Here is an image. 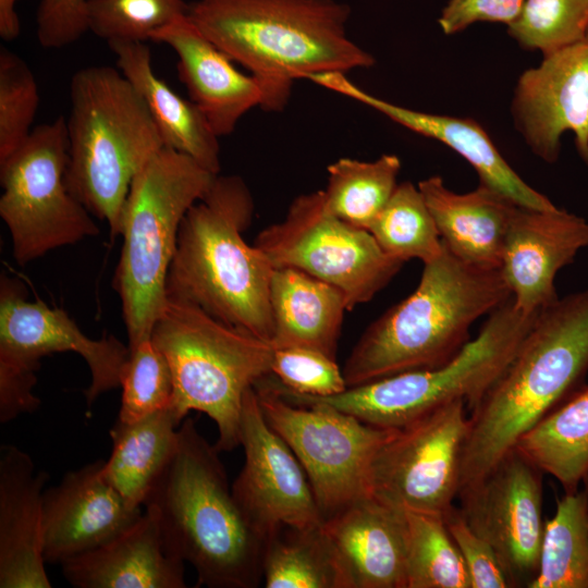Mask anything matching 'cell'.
I'll return each mask as SVG.
<instances>
[{"instance_id": "cell-32", "label": "cell", "mask_w": 588, "mask_h": 588, "mask_svg": "<svg viewBox=\"0 0 588 588\" xmlns=\"http://www.w3.org/2000/svg\"><path fill=\"white\" fill-rule=\"evenodd\" d=\"M528 588H588V506L583 490L565 493L546 522L538 573Z\"/></svg>"}, {"instance_id": "cell-19", "label": "cell", "mask_w": 588, "mask_h": 588, "mask_svg": "<svg viewBox=\"0 0 588 588\" xmlns=\"http://www.w3.org/2000/svg\"><path fill=\"white\" fill-rule=\"evenodd\" d=\"M105 461L68 471L44 492L42 538L46 563H63L109 541L143 512L131 506L106 479Z\"/></svg>"}, {"instance_id": "cell-5", "label": "cell", "mask_w": 588, "mask_h": 588, "mask_svg": "<svg viewBox=\"0 0 588 588\" xmlns=\"http://www.w3.org/2000/svg\"><path fill=\"white\" fill-rule=\"evenodd\" d=\"M253 215L254 199L244 180L216 175L181 223L167 296L196 304L217 319L271 343L274 267L243 236Z\"/></svg>"}, {"instance_id": "cell-39", "label": "cell", "mask_w": 588, "mask_h": 588, "mask_svg": "<svg viewBox=\"0 0 588 588\" xmlns=\"http://www.w3.org/2000/svg\"><path fill=\"white\" fill-rule=\"evenodd\" d=\"M271 373L284 388L303 395L332 396L347 389L336 358L314 348H274Z\"/></svg>"}, {"instance_id": "cell-37", "label": "cell", "mask_w": 588, "mask_h": 588, "mask_svg": "<svg viewBox=\"0 0 588 588\" xmlns=\"http://www.w3.org/2000/svg\"><path fill=\"white\" fill-rule=\"evenodd\" d=\"M120 387V421L134 422L171 406L174 390L171 368L151 339L130 347Z\"/></svg>"}, {"instance_id": "cell-23", "label": "cell", "mask_w": 588, "mask_h": 588, "mask_svg": "<svg viewBox=\"0 0 588 588\" xmlns=\"http://www.w3.org/2000/svg\"><path fill=\"white\" fill-rule=\"evenodd\" d=\"M352 588H406L405 512L373 494L326 519Z\"/></svg>"}, {"instance_id": "cell-40", "label": "cell", "mask_w": 588, "mask_h": 588, "mask_svg": "<svg viewBox=\"0 0 588 588\" xmlns=\"http://www.w3.org/2000/svg\"><path fill=\"white\" fill-rule=\"evenodd\" d=\"M444 522L466 564L471 588H510L493 548L469 527L460 509L454 506Z\"/></svg>"}, {"instance_id": "cell-43", "label": "cell", "mask_w": 588, "mask_h": 588, "mask_svg": "<svg viewBox=\"0 0 588 588\" xmlns=\"http://www.w3.org/2000/svg\"><path fill=\"white\" fill-rule=\"evenodd\" d=\"M20 0H0V37L4 41L15 40L21 33V22L16 11Z\"/></svg>"}, {"instance_id": "cell-8", "label": "cell", "mask_w": 588, "mask_h": 588, "mask_svg": "<svg viewBox=\"0 0 588 588\" xmlns=\"http://www.w3.org/2000/svg\"><path fill=\"white\" fill-rule=\"evenodd\" d=\"M173 378L169 407L182 422L191 411L217 425L219 452L240 445L246 392L271 373L273 345L187 301L168 297L150 336Z\"/></svg>"}, {"instance_id": "cell-25", "label": "cell", "mask_w": 588, "mask_h": 588, "mask_svg": "<svg viewBox=\"0 0 588 588\" xmlns=\"http://www.w3.org/2000/svg\"><path fill=\"white\" fill-rule=\"evenodd\" d=\"M417 186L448 249L470 265L500 269L506 231L517 205L482 183L458 194L446 187L442 177L432 175Z\"/></svg>"}, {"instance_id": "cell-14", "label": "cell", "mask_w": 588, "mask_h": 588, "mask_svg": "<svg viewBox=\"0 0 588 588\" xmlns=\"http://www.w3.org/2000/svg\"><path fill=\"white\" fill-rule=\"evenodd\" d=\"M466 411L464 400L451 401L396 429L372 462L371 494L403 511L444 518L461 488Z\"/></svg>"}, {"instance_id": "cell-16", "label": "cell", "mask_w": 588, "mask_h": 588, "mask_svg": "<svg viewBox=\"0 0 588 588\" xmlns=\"http://www.w3.org/2000/svg\"><path fill=\"white\" fill-rule=\"evenodd\" d=\"M240 445L245 462L232 485V494L266 540L283 526L308 527L324 522L301 463L266 420L254 387L244 396Z\"/></svg>"}, {"instance_id": "cell-26", "label": "cell", "mask_w": 588, "mask_h": 588, "mask_svg": "<svg viewBox=\"0 0 588 588\" xmlns=\"http://www.w3.org/2000/svg\"><path fill=\"white\" fill-rule=\"evenodd\" d=\"M108 46L115 56L118 69L147 106L164 147L187 155L219 174V137L191 99L181 97L156 75L149 46L138 41H111Z\"/></svg>"}, {"instance_id": "cell-7", "label": "cell", "mask_w": 588, "mask_h": 588, "mask_svg": "<svg viewBox=\"0 0 588 588\" xmlns=\"http://www.w3.org/2000/svg\"><path fill=\"white\" fill-rule=\"evenodd\" d=\"M216 175L187 155L163 147L134 177L121 213L123 243L112 281L130 347L150 339L167 303L181 223Z\"/></svg>"}, {"instance_id": "cell-21", "label": "cell", "mask_w": 588, "mask_h": 588, "mask_svg": "<svg viewBox=\"0 0 588 588\" xmlns=\"http://www.w3.org/2000/svg\"><path fill=\"white\" fill-rule=\"evenodd\" d=\"M150 40L173 49L177 77L218 137L231 134L246 112L262 107L261 83L238 71L187 15L156 32Z\"/></svg>"}, {"instance_id": "cell-12", "label": "cell", "mask_w": 588, "mask_h": 588, "mask_svg": "<svg viewBox=\"0 0 588 588\" xmlns=\"http://www.w3.org/2000/svg\"><path fill=\"white\" fill-rule=\"evenodd\" d=\"M267 376L254 385L259 406L301 463L323 519L371 494L372 462L396 429L366 424L324 403L286 401Z\"/></svg>"}, {"instance_id": "cell-20", "label": "cell", "mask_w": 588, "mask_h": 588, "mask_svg": "<svg viewBox=\"0 0 588 588\" xmlns=\"http://www.w3.org/2000/svg\"><path fill=\"white\" fill-rule=\"evenodd\" d=\"M308 81L358 101L417 134L444 144L474 168L479 183L501 193L517 206L531 209L556 207L511 168L488 133L475 120L421 112L389 102L362 89L341 72L316 74Z\"/></svg>"}, {"instance_id": "cell-1", "label": "cell", "mask_w": 588, "mask_h": 588, "mask_svg": "<svg viewBox=\"0 0 588 588\" xmlns=\"http://www.w3.org/2000/svg\"><path fill=\"white\" fill-rule=\"evenodd\" d=\"M350 14L336 0H196L187 10L203 35L261 83L265 111L284 109L297 79L375 64L347 35Z\"/></svg>"}, {"instance_id": "cell-41", "label": "cell", "mask_w": 588, "mask_h": 588, "mask_svg": "<svg viewBox=\"0 0 588 588\" xmlns=\"http://www.w3.org/2000/svg\"><path fill=\"white\" fill-rule=\"evenodd\" d=\"M88 32L86 0H40L36 13V36L41 47L60 49Z\"/></svg>"}, {"instance_id": "cell-33", "label": "cell", "mask_w": 588, "mask_h": 588, "mask_svg": "<svg viewBox=\"0 0 588 588\" xmlns=\"http://www.w3.org/2000/svg\"><path fill=\"white\" fill-rule=\"evenodd\" d=\"M406 520V588H471L461 552L444 518L409 511Z\"/></svg>"}, {"instance_id": "cell-11", "label": "cell", "mask_w": 588, "mask_h": 588, "mask_svg": "<svg viewBox=\"0 0 588 588\" xmlns=\"http://www.w3.org/2000/svg\"><path fill=\"white\" fill-rule=\"evenodd\" d=\"M66 120L33 128L26 142L0 162V217L20 266L47 253L97 236L93 215L69 191Z\"/></svg>"}, {"instance_id": "cell-36", "label": "cell", "mask_w": 588, "mask_h": 588, "mask_svg": "<svg viewBox=\"0 0 588 588\" xmlns=\"http://www.w3.org/2000/svg\"><path fill=\"white\" fill-rule=\"evenodd\" d=\"M507 32L524 49L549 54L588 37V0H525Z\"/></svg>"}, {"instance_id": "cell-13", "label": "cell", "mask_w": 588, "mask_h": 588, "mask_svg": "<svg viewBox=\"0 0 588 588\" xmlns=\"http://www.w3.org/2000/svg\"><path fill=\"white\" fill-rule=\"evenodd\" d=\"M254 244L274 268H294L340 290L348 310L372 299L404 264L387 255L368 230L330 212L322 189L294 198L285 217Z\"/></svg>"}, {"instance_id": "cell-31", "label": "cell", "mask_w": 588, "mask_h": 588, "mask_svg": "<svg viewBox=\"0 0 588 588\" xmlns=\"http://www.w3.org/2000/svg\"><path fill=\"white\" fill-rule=\"evenodd\" d=\"M327 170L322 191L329 211L354 226L369 230L399 184L401 160L391 154L372 161L341 158Z\"/></svg>"}, {"instance_id": "cell-6", "label": "cell", "mask_w": 588, "mask_h": 588, "mask_svg": "<svg viewBox=\"0 0 588 588\" xmlns=\"http://www.w3.org/2000/svg\"><path fill=\"white\" fill-rule=\"evenodd\" d=\"M65 184L112 237L131 184L164 147L143 98L120 70L90 65L70 83Z\"/></svg>"}, {"instance_id": "cell-4", "label": "cell", "mask_w": 588, "mask_h": 588, "mask_svg": "<svg viewBox=\"0 0 588 588\" xmlns=\"http://www.w3.org/2000/svg\"><path fill=\"white\" fill-rule=\"evenodd\" d=\"M512 297L500 269L461 260L443 243L415 291L375 320L350 353L347 388L448 364L471 340L473 323Z\"/></svg>"}, {"instance_id": "cell-29", "label": "cell", "mask_w": 588, "mask_h": 588, "mask_svg": "<svg viewBox=\"0 0 588 588\" xmlns=\"http://www.w3.org/2000/svg\"><path fill=\"white\" fill-rule=\"evenodd\" d=\"M323 523L283 526L268 538L262 562L265 587L352 588Z\"/></svg>"}, {"instance_id": "cell-30", "label": "cell", "mask_w": 588, "mask_h": 588, "mask_svg": "<svg viewBox=\"0 0 588 588\" xmlns=\"http://www.w3.org/2000/svg\"><path fill=\"white\" fill-rule=\"evenodd\" d=\"M565 493L578 490L588 471V384L547 414L515 445Z\"/></svg>"}, {"instance_id": "cell-27", "label": "cell", "mask_w": 588, "mask_h": 588, "mask_svg": "<svg viewBox=\"0 0 588 588\" xmlns=\"http://www.w3.org/2000/svg\"><path fill=\"white\" fill-rule=\"evenodd\" d=\"M274 348L308 347L336 358L345 311L343 293L294 268H274L270 283Z\"/></svg>"}, {"instance_id": "cell-18", "label": "cell", "mask_w": 588, "mask_h": 588, "mask_svg": "<svg viewBox=\"0 0 588 588\" xmlns=\"http://www.w3.org/2000/svg\"><path fill=\"white\" fill-rule=\"evenodd\" d=\"M588 247V221L554 207L516 206L506 231L501 273L516 307L526 315L539 313L559 296L558 272Z\"/></svg>"}, {"instance_id": "cell-38", "label": "cell", "mask_w": 588, "mask_h": 588, "mask_svg": "<svg viewBox=\"0 0 588 588\" xmlns=\"http://www.w3.org/2000/svg\"><path fill=\"white\" fill-rule=\"evenodd\" d=\"M39 91L28 64L15 52L0 49V162L29 137L39 106Z\"/></svg>"}, {"instance_id": "cell-10", "label": "cell", "mask_w": 588, "mask_h": 588, "mask_svg": "<svg viewBox=\"0 0 588 588\" xmlns=\"http://www.w3.org/2000/svg\"><path fill=\"white\" fill-rule=\"evenodd\" d=\"M25 284L7 272L0 277V421L9 422L38 408L36 371L44 357L73 352L86 362L88 406L120 387L130 346L113 335L87 336L61 308L28 301Z\"/></svg>"}, {"instance_id": "cell-35", "label": "cell", "mask_w": 588, "mask_h": 588, "mask_svg": "<svg viewBox=\"0 0 588 588\" xmlns=\"http://www.w3.org/2000/svg\"><path fill=\"white\" fill-rule=\"evenodd\" d=\"M184 0H86L88 30L108 42H147L187 15Z\"/></svg>"}, {"instance_id": "cell-42", "label": "cell", "mask_w": 588, "mask_h": 588, "mask_svg": "<svg viewBox=\"0 0 588 588\" xmlns=\"http://www.w3.org/2000/svg\"><path fill=\"white\" fill-rule=\"evenodd\" d=\"M524 3L525 0H449L438 24L445 35L464 32L481 22L509 26L518 17Z\"/></svg>"}, {"instance_id": "cell-17", "label": "cell", "mask_w": 588, "mask_h": 588, "mask_svg": "<svg viewBox=\"0 0 588 588\" xmlns=\"http://www.w3.org/2000/svg\"><path fill=\"white\" fill-rule=\"evenodd\" d=\"M511 112L530 150L547 163L558 161L561 137L571 132L588 166V37L542 56L514 88Z\"/></svg>"}, {"instance_id": "cell-34", "label": "cell", "mask_w": 588, "mask_h": 588, "mask_svg": "<svg viewBox=\"0 0 588 588\" xmlns=\"http://www.w3.org/2000/svg\"><path fill=\"white\" fill-rule=\"evenodd\" d=\"M368 231L387 255L402 262L418 259L427 264L443 250L431 212L412 182L397 184Z\"/></svg>"}, {"instance_id": "cell-15", "label": "cell", "mask_w": 588, "mask_h": 588, "mask_svg": "<svg viewBox=\"0 0 588 588\" xmlns=\"http://www.w3.org/2000/svg\"><path fill=\"white\" fill-rule=\"evenodd\" d=\"M544 473L517 446L458 492L469 527L494 550L511 587L536 578L544 531Z\"/></svg>"}, {"instance_id": "cell-44", "label": "cell", "mask_w": 588, "mask_h": 588, "mask_svg": "<svg viewBox=\"0 0 588 588\" xmlns=\"http://www.w3.org/2000/svg\"><path fill=\"white\" fill-rule=\"evenodd\" d=\"M580 485L583 486L581 490L585 493V497H586V500H587V506H588V471L583 477V480H581Z\"/></svg>"}, {"instance_id": "cell-2", "label": "cell", "mask_w": 588, "mask_h": 588, "mask_svg": "<svg viewBox=\"0 0 588 588\" xmlns=\"http://www.w3.org/2000/svg\"><path fill=\"white\" fill-rule=\"evenodd\" d=\"M219 453L186 417L144 506L157 516L164 551L188 562L198 585L255 588L264 580L267 540L237 505Z\"/></svg>"}, {"instance_id": "cell-9", "label": "cell", "mask_w": 588, "mask_h": 588, "mask_svg": "<svg viewBox=\"0 0 588 588\" xmlns=\"http://www.w3.org/2000/svg\"><path fill=\"white\" fill-rule=\"evenodd\" d=\"M536 316L520 311L511 297L443 366L396 373L332 396L303 395L282 385L278 392L290 402L324 403L366 424L390 429L402 428L455 400H464L470 412L509 366Z\"/></svg>"}, {"instance_id": "cell-24", "label": "cell", "mask_w": 588, "mask_h": 588, "mask_svg": "<svg viewBox=\"0 0 588 588\" xmlns=\"http://www.w3.org/2000/svg\"><path fill=\"white\" fill-rule=\"evenodd\" d=\"M76 588H185L184 562L162 546L157 516L145 506L138 520L101 546L61 563Z\"/></svg>"}, {"instance_id": "cell-3", "label": "cell", "mask_w": 588, "mask_h": 588, "mask_svg": "<svg viewBox=\"0 0 588 588\" xmlns=\"http://www.w3.org/2000/svg\"><path fill=\"white\" fill-rule=\"evenodd\" d=\"M588 372V289L541 309L513 359L470 411L461 488L478 480Z\"/></svg>"}, {"instance_id": "cell-28", "label": "cell", "mask_w": 588, "mask_h": 588, "mask_svg": "<svg viewBox=\"0 0 588 588\" xmlns=\"http://www.w3.org/2000/svg\"><path fill=\"white\" fill-rule=\"evenodd\" d=\"M180 425L170 408L134 422L117 419L103 474L131 506L144 505L175 451Z\"/></svg>"}, {"instance_id": "cell-22", "label": "cell", "mask_w": 588, "mask_h": 588, "mask_svg": "<svg viewBox=\"0 0 588 588\" xmlns=\"http://www.w3.org/2000/svg\"><path fill=\"white\" fill-rule=\"evenodd\" d=\"M49 474L13 444L0 448V588H50L42 505Z\"/></svg>"}]
</instances>
